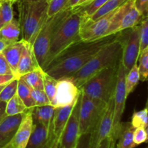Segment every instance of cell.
Segmentation results:
<instances>
[{
	"mask_svg": "<svg viewBox=\"0 0 148 148\" xmlns=\"http://www.w3.org/2000/svg\"><path fill=\"white\" fill-rule=\"evenodd\" d=\"M120 33L92 40H77L56 56L43 71L56 79L71 76L80 69L104 46L115 40Z\"/></svg>",
	"mask_w": 148,
	"mask_h": 148,
	"instance_id": "6da1fadb",
	"label": "cell"
},
{
	"mask_svg": "<svg viewBox=\"0 0 148 148\" xmlns=\"http://www.w3.org/2000/svg\"><path fill=\"white\" fill-rule=\"evenodd\" d=\"M124 36L125 30L121 31L115 40L104 46L80 69L66 77L70 79L79 88L100 71L120 64L122 59Z\"/></svg>",
	"mask_w": 148,
	"mask_h": 148,
	"instance_id": "7a4b0ae2",
	"label": "cell"
},
{
	"mask_svg": "<svg viewBox=\"0 0 148 148\" xmlns=\"http://www.w3.org/2000/svg\"><path fill=\"white\" fill-rule=\"evenodd\" d=\"M83 17V14L77 9L73 8L69 15L64 19L51 40L49 52L43 69L68 46L81 40L79 38V30Z\"/></svg>",
	"mask_w": 148,
	"mask_h": 148,
	"instance_id": "3957f363",
	"label": "cell"
},
{
	"mask_svg": "<svg viewBox=\"0 0 148 148\" xmlns=\"http://www.w3.org/2000/svg\"><path fill=\"white\" fill-rule=\"evenodd\" d=\"M19 22L21 28L22 40L33 45L39 30L47 19L48 1H17Z\"/></svg>",
	"mask_w": 148,
	"mask_h": 148,
	"instance_id": "277c9868",
	"label": "cell"
},
{
	"mask_svg": "<svg viewBox=\"0 0 148 148\" xmlns=\"http://www.w3.org/2000/svg\"><path fill=\"white\" fill-rule=\"evenodd\" d=\"M119 66L106 68L95 74L79 88L81 92L92 99L108 103L114 97Z\"/></svg>",
	"mask_w": 148,
	"mask_h": 148,
	"instance_id": "5b68a950",
	"label": "cell"
},
{
	"mask_svg": "<svg viewBox=\"0 0 148 148\" xmlns=\"http://www.w3.org/2000/svg\"><path fill=\"white\" fill-rule=\"evenodd\" d=\"M72 9H66L51 17H48L33 43V49L39 66L43 69L49 52L51 40L64 19Z\"/></svg>",
	"mask_w": 148,
	"mask_h": 148,
	"instance_id": "8992f818",
	"label": "cell"
},
{
	"mask_svg": "<svg viewBox=\"0 0 148 148\" xmlns=\"http://www.w3.org/2000/svg\"><path fill=\"white\" fill-rule=\"evenodd\" d=\"M107 103L89 98L81 92L79 109V135L90 134L105 111Z\"/></svg>",
	"mask_w": 148,
	"mask_h": 148,
	"instance_id": "52a82bcc",
	"label": "cell"
},
{
	"mask_svg": "<svg viewBox=\"0 0 148 148\" xmlns=\"http://www.w3.org/2000/svg\"><path fill=\"white\" fill-rule=\"evenodd\" d=\"M134 4V0H128L116 9L106 36L115 34L140 24L142 19Z\"/></svg>",
	"mask_w": 148,
	"mask_h": 148,
	"instance_id": "ba28073f",
	"label": "cell"
},
{
	"mask_svg": "<svg viewBox=\"0 0 148 148\" xmlns=\"http://www.w3.org/2000/svg\"><path fill=\"white\" fill-rule=\"evenodd\" d=\"M125 69L122 64H120L119 69L118 77H117L116 85L114 94V119H113L112 132L111 134V143L114 147L116 146L119 132L120 124L121 123L123 113L125 108L127 95L125 90Z\"/></svg>",
	"mask_w": 148,
	"mask_h": 148,
	"instance_id": "9c48e42d",
	"label": "cell"
},
{
	"mask_svg": "<svg viewBox=\"0 0 148 148\" xmlns=\"http://www.w3.org/2000/svg\"><path fill=\"white\" fill-rule=\"evenodd\" d=\"M140 24L125 30L121 64L128 72L137 64L140 55Z\"/></svg>",
	"mask_w": 148,
	"mask_h": 148,
	"instance_id": "30bf717a",
	"label": "cell"
},
{
	"mask_svg": "<svg viewBox=\"0 0 148 148\" xmlns=\"http://www.w3.org/2000/svg\"><path fill=\"white\" fill-rule=\"evenodd\" d=\"M114 119V97L107 103L106 108L90 133V148H96L107 137H111Z\"/></svg>",
	"mask_w": 148,
	"mask_h": 148,
	"instance_id": "8fae6325",
	"label": "cell"
},
{
	"mask_svg": "<svg viewBox=\"0 0 148 148\" xmlns=\"http://www.w3.org/2000/svg\"><path fill=\"white\" fill-rule=\"evenodd\" d=\"M118 9V8H117ZM116 10L102 16L97 20H82L79 30V38L82 40H92L106 36Z\"/></svg>",
	"mask_w": 148,
	"mask_h": 148,
	"instance_id": "7c38bea8",
	"label": "cell"
},
{
	"mask_svg": "<svg viewBox=\"0 0 148 148\" xmlns=\"http://www.w3.org/2000/svg\"><path fill=\"white\" fill-rule=\"evenodd\" d=\"M80 92V89L68 77L57 79L56 92L51 105L55 108L74 105Z\"/></svg>",
	"mask_w": 148,
	"mask_h": 148,
	"instance_id": "4fadbf2b",
	"label": "cell"
},
{
	"mask_svg": "<svg viewBox=\"0 0 148 148\" xmlns=\"http://www.w3.org/2000/svg\"><path fill=\"white\" fill-rule=\"evenodd\" d=\"M80 98L81 92L72 108L67 124L58 143V145L60 148H75L76 147L80 136L79 130V109Z\"/></svg>",
	"mask_w": 148,
	"mask_h": 148,
	"instance_id": "5bb4252c",
	"label": "cell"
},
{
	"mask_svg": "<svg viewBox=\"0 0 148 148\" xmlns=\"http://www.w3.org/2000/svg\"><path fill=\"white\" fill-rule=\"evenodd\" d=\"M75 104L55 108L50 128L49 130V143L52 148H56L59 143Z\"/></svg>",
	"mask_w": 148,
	"mask_h": 148,
	"instance_id": "9a60e30c",
	"label": "cell"
},
{
	"mask_svg": "<svg viewBox=\"0 0 148 148\" xmlns=\"http://www.w3.org/2000/svg\"><path fill=\"white\" fill-rule=\"evenodd\" d=\"M31 109L25 113L17 132L4 148H25L33 129Z\"/></svg>",
	"mask_w": 148,
	"mask_h": 148,
	"instance_id": "2e32d148",
	"label": "cell"
},
{
	"mask_svg": "<svg viewBox=\"0 0 148 148\" xmlns=\"http://www.w3.org/2000/svg\"><path fill=\"white\" fill-rule=\"evenodd\" d=\"M25 114L6 116L0 122V148H4L17 132Z\"/></svg>",
	"mask_w": 148,
	"mask_h": 148,
	"instance_id": "e0dca14e",
	"label": "cell"
},
{
	"mask_svg": "<svg viewBox=\"0 0 148 148\" xmlns=\"http://www.w3.org/2000/svg\"><path fill=\"white\" fill-rule=\"evenodd\" d=\"M23 43L24 46H23V51L16 71L15 77L17 79L23 75L40 67L35 56L33 45L24 40Z\"/></svg>",
	"mask_w": 148,
	"mask_h": 148,
	"instance_id": "ac0fdd59",
	"label": "cell"
},
{
	"mask_svg": "<svg viewBox=\"0 0 148 148\" xmlns=\"http://www.w3.org/2000/svg\"><path fill=\"white\" fill-rule=\"evenodd\" d=\"M33 129L25 148H52L49 143V131L38 122L33 121Z\"/></svg>",
	"mask_w": 148,
	"mask_h": 148,
	"instance_id": "d6986e66",
	"label": "cell"
},
{
	"mask_svg": "<svg viewBox=\"0 0 148 148\" xmlns=\"http://www.w3.org/2000/svg\"><path fill=\"white\" fill-rule=\"evenodd\" d=\"M23 46H24L23 40L20 39L14 43L7 45L1 52L8 64L10 65L14 76L16 75L17 65H18L22 51H23Z\"/></svg>",
	"mask_w": 148,
	"mask_h": 148,
	"instance_id": "ffe728a7",
	"label": "cell"
},
{
	"mask_svg": "<svg viewBox=\"0 0 148 148\" xmlns=\"http://www.w3.org/2000/svg\"><path fill=\"white\" fill-rule=\"evenodd\" d=\"M54 110L55 107L51 104L35 106L31 109L33 121L40 124L49 131Z\"/></svg>",
	"mask_w": 148,
	"mask_h": 148,
	"instance_id": "44dd1931",
	"label": "cell"
},
{
	"mask_svg": "<svg viewBox=\"0 0 148 148\" xmlns=\"http://www.w3.org/2000/svg\"><path fill=\"white\" fill-rule=\"evenodd\" d=\"M21 28L20 22L17 19L13 18L0 28V39L7 45L19 40Z\"/></svg>",
	"mask_w": 148,
	"mask_h": 148,
	"instance_id": "7402d4cb",
	"label": "cell"
},
{
	"mask_svg": "<svg viewBox=\"0 0 148 148\" xmlns=\"http://www.w3.org/2000/svg\"><path fill=\"white\" fill-rule=\"evenodd\" d=\"M134 128L131 122H121L117 138L116 148H134L137 145L133 140Z\"/></svg>",
	"mask_w": 148,
	"mask_h": 148,
	"instance_id": "603a6c76",
	"label": "cell"
},
{
	"mask_svg": "<svg viewBox=\"0 0 148 148\" xmlns=\"http://www.w3.org/2000/svg\"><path fill=\"white\" fill-rule=\"evenodd\" d=\"M17 95L20 98L27 109H32L36 106L31 95V88L26 84L23 79L19 78L17 81Z\"/></svg>",
	"mask_w": 148,
	"mask_h": 148,
	"instance_id": "cb8c5ba5",
	"label": "cell"
},
{
	"mask_svg": "<svg viewBox=\"0 0 148 148\" xmlns=\"http://www.w3.org/2000/svg\"><path fill=\"white\" fill-rule=\"evenodd\" d=\"M43 69L41 67H38L35 70L23 75L20 78L23 79L32 89L43 90Z\"/></svg>",
	"mask_w": 148,
	"mask_h": 148,
	"instance_id": "d4e9b609",
	"label": "cell"
},
{
	"mask_svg": "<svg viewBox=\"0 0 148 148\" xmlns=\"http://www.w3.org/2000/svg\"><path fill=\"white\" fill-rule=\"evenodd\" d=\"M29 109L26 108L23 101L20 100L17 93L6 103V115L14 116L20 114H25Z\"/></svg>",
	"mask_w": 148,
	"mask_h": 148,
	"instance_id": "484cf974",
	"label": "cell"
},
{
	"mask_svg": "<svg viewBox=\"0 0 148 148\" xmlns=\"http://www.w3.org/2000/svg\"><path fill=\"white\" fill-rule=\"evenodd\" d=\"M127 1H128V0H108L92 17L88 19L84 18V20H90V21L97 20L102 16L116 10L117 8L121 7L122 4H124Z\"/></svg>",
	"mask_w": 148,
	"mask_h": 148,
	"instance_id": "4316f807",
	"label": "cell"
},
{
	"mask_svg": "<svg viewBox=\"0 0 148 148\" xmlns=\"http://www.w3.org/2000/svg\"><path fill=\"white\" fill-rule=\"evenodd\" d=\"M140 79V73H139L137 64H136L127 74L125 76V90L126 95L128 97L130 94L134 91L139 83Z\"/></svg>",
	"mask_w": 148,
	"mask_h": 148,
	"instance_id": "83f0119b",
	"label": "cell"
},
{
	"mask_svg": "<svg viewBox=\"0 0 148 148\" xmlns=\"http://www.w3.org/2000/svg\"><path fill=\"white\" fill-rule=\"evenodd\" d=\"M108 0H91L87 4L75 7L84 16L85 19L92 17Z\"/></svg>",
	"mask_w": 148,
	"mask_h": 148,
	"instance_id": "f1b7e54d",
	"label": "cell"
},
{
	"mask_svg": "<svg viewBox=\"0 0 148 148\" xmlns=\"http://www.w3.org/2000/svg\"><path fill=\"white\" fill-rule=\"evenodd\" d=\"M13 4L7 0H0V28L14 18Z\"/></svg>",
	"mask_w": 148,
	"mask_h": 148,
	"instance_id": "f546056e",
	"label": "cell"
},
{
	"mask_svg": "<svg viewBox=\"0 0 148 148\" xmlns=\"http://www.w3.org/2000/svg\"><path fill=\"white\" fill-rule=\"evenodd\" d=\"M43 90L45 93L47 95L51 105L52 104L54 98L55 92H56V84H57V79L52 77L46 72L43 71Z\"/></svg>",
	"mask_w": 148,
	"mask_h": 148,
	"instance_id": "4dcf8cb0",
	"label": "cell"
},
{
	"mask_svg": "<svg viewBox=\"0 0 148 148\" xmlns=\"http://www.w3.org/2000/svg\"><path fill=\"white\" fill-rule=\"evenodd\" d=\"M138 67L140 80L145 82L148 77V48L140 52L138 57Z\"/></svg>",
	"mask_w": 148,
	"mask_h": 148,
	"instance_id": "1f68e13d",
	"label": "cell"
},
{
	"mask_svg": "<svg viewBox=\"0 0 148 148\" xmlns=\"http://www.w3.org/2000/svg\"><path fill=\"white\" fill-rule=\"evenodd\" d=\"M147 106L143 110L134 111L132 117L131 124L134 129L137 127H143L147 130Z\"/></svg>",
	"mask_w": 148,
	"mask_h": 148,
	"instance_id": "d6a6232c",
	"label": "cell"
},
{
	"mask_svg": "<svg viewBox=\"0 0 148 148\" xmlns=\"http://www.w3.org/2000/svg\"><path fill=\"white\" fill-rule=\"evenodd\" d=\"M17 79H14L4 87L0 92V101L8 102L17 93Z\"/></svg>",
	"mask_w": 148,
	"mask_h": 148,
	"instance_id": "836d02e7",
	"label": "cell"
},
{
	"mask_svg": "<svg viewBox=\"0 0 148 148\" xmlns=\"http://www.w3.org/2000/svg\"><path fill=\"white\" fill-rule=\"evenodd\" d=\"M147 48H148V19L147 17H145L140 23V52Z\"/></svg>",
	"mask_w": 148,
	"mask_h": 148,
	"instance_id": "e575fe53",
	"label": "cell"
},
{
	"mask_svg": "<svg viewBox=\"0 0 148 148\" xmlns=\"http://www.w3.org/2000/svg\"><path fill=\"white\" fill-rule=\"evenodd\" d=\"M47 16L51 17L59 12L66 10V6L69 0H47Z\"/></svg>",
	"mask_w": 148,
	"mask_h": 148,
	"instance_id": "d590c367",
	"label": "cell"
},
{
	"mask_svg": "<svg viewBox=\"0 0 148 148\" xmlns=\"http://www.w3.org/2000/svg\"><path fill=\"white\" fill-rule=\"evenodd\" d=\"M31 95L36 106L51 104L50 101L43 90L32 89L31 88Z\"/></svg>",
	"mask_w": 148,
	"mask_h": 148,
	"instance_id": "8d00e7d4",
	"label": "cell"
},
{
	"mask_svg": "<svg viewBox=\"0 0 148 148\" xmlns=\"http://www.w3.org/2000/svg\"><path fill=\"white\" fill-rule=\"evenodd\" d=\"M133 140L137 146L146 143L147 141V130L143 127H137L134 129Z\"/></svg>",
	"mask_w": 148,
	"mask_h": 148,
	"instance_id": "74e56055",
	"label": "cell"
},
{
	"mask_svg": "<svg viewBox=\"0 0 148 148\" xmlns=\"http://www.w3.org/2000/svg\"><path fill=\"white\" fill-rule=\"evenodd\" d=\"M134 4L142 17H147L148 0H134Z\"/></svg>",
	"mask_w": 148,
	"mask_h": 148,
	"instance_id": "f35d334b",
	"label": "cell"
},
{
	"mask_svg": "<svg viewBox=\"0 0 148 148\" xmlns=\"http://www.w3.org/2000/svg\"><path fill=\"white\" fill-rule=\"evenodd\" d=\"M0 75H14L2 53H0Z\"/></svg>",
	"mask_w": 148,
	"mask_h": 148,
	"instance_id": "ab89813d",
	"label": "cell"
},
{
	"mask_svg": "<svg viewBox=\"0 0 148 148\" xmlns=\"http://www.w3.org/2000/svg\"><path fill=\"white\" fill-rule=\"evenodd\" d=\"M90 134L80 135L75 148H90Z\"/></svg>",
	"mask_w": 148,
	"mask_h": 148,
	"instance_id": "60d3db41",
	"label": "cell"
},
{
	"mask_svg": "<svg viewBox=\"0 0 148 148\" xmlns=\"http://www.w3.org/2000/svg\"><path fill=\"white\" fill-rule=\"evenodd\" d=\"M14 79H16L14 75H0V85H5Z\"/></svg>",
	"mask_w": 148,
	"mask_h": 148,
	"instance_id": "b9f144b4",
	"label": "cell"
},
{
	"mask_svg": "<svg viewBox=\"0 0 148 148\" xmlns=\"http://www.w3.org/2000/svg\"><path fill=\"white\" fill-rule=\"evenodd\" d=\"M96 148H114L111 143V140L110 137L104 139Z\"/></svg>",
	"mask_w": 148,
	"mask_h": 148,
	"instance_id": "7bdbcfd3",
	"label": "cell"
},
{
	"mask_svg": "<svg viewBox=\"0 0 148 148\" xmlns=\"http://www.w3.org/2000/svg\"><path fill=\"white\" fill-rule=\"evenodd\" d=\"M6 103H7L3 102V101H0V122L1 120L6 116Z\"/></svg>",
	"mask_w": 148,
	"mask_h": 148,
	"instance_id": "ee69618b",
	"label": "cell"
},
{
	"mask_svg": "<svg viewBox=\"0 0 148 148\" xmlns=\"http://www.w3.org/2000/svg\"><path fill=\"white\" fill-rule=\"evenodd\" d=\"M80 0H69L67 2V4L66 6V9H73L75 7H77Z\"/></svg>",
	"mask_w": 148,
	"mask_h": 148,
	"instance_id": "f6af8a7d",
	"label": "cell"
},
{
	"mask_svg": "<svg viewBox=\"0 0 148 148\" xmlns=\"http://www.w3.org/2000/svg\"><path fill=\"white\" fill-rule=\"evenodd\" d=\"M7 46V45L6 44V43H4V41H2V40L0 39V53H1V52H2V51L4 50V49Z\"/></svg>",
	"mask_w": 148,
	"mask_h": 148,
	"instance_id": "bcb514c9",
	"label": "cell"
},
{
	"mask_svg": "<svg viewBox=\"0 0 148 148\" xmlns=\"http://www.w3.org/2000/svg\"><path fill=\"white\" fill-rule=\"evenodd\" d=\"M91 0H80V1H79V3H78L77 6V7H78V6H82V5H84V4H87V3H88L89 1H90Z\"/></svg>",
	"mask_w": 148,
	"mask_h": 148,
	"instance_id": "7dc6e473",
	"label": "cell"
},
{
	"mask_svg": "<svg viewBox=\"0 0 148 148\" xmlns=\"http://www.w3.org/2000/svg\"><path fill=\"white\" fill-rule=\"evenodd\" d=\"M38 1V0H17V1Z\"/></svg>",
	"mask_w": 148,
	"mask_h": 148,
	"instance_id": "c3c4849f",
	"label": "cell"
},
{
	"mask_svg": "<svg viewBox=\"0 0 148 148\" xmlns=\"http://www.w3.org/2000/svg\"><path fill=\"white\" fill-rule=\"evenodd\" d=\"M5 85H0V92H1V90H2L3 88H4V87L5 86Z\"/></svg>",
	"mask_w": 148,
	"mask_h": 148,
	"instance_id": "681fc988",
	"label": "cell"
},
{
	"mask_svg": "<svg viewBox=\"0 0 148 148\" xmlns=\"http://www.w3.org/2000/svg\"><path fill=\"white\" fill-rule=\"evenodd\" d=\"M7 1H12V2H13V3H15V2H17V0H7Z\"/></svg>",
	"mask_w": 148,
	"mask_h": 148,
	"instance_id": "f907efd6",
	"label": "cell"
},
{
	"mask_svg": "<svg viewBox=\"0 0 148 148\" xmlns=\"http://www.w3.org/2000/svg\"><path fill=\"white\" fill-rule=\"evenodd\" d=\"M56 148H60V147H59V146L57 145H56Z\"/></svg>",
	"mask_w": 148,
	"mask_h": 148,
	"instance_id": "816d5d0a",
	"label": "cell"
},
{
	"mask_svg": "<svg viewBox=\"0 0 148 148\" xmlns=\"http://www.w3.org/2000/svg\"><path fill=\"white\" fill-rule=\"evenodd\" d=\"M146 148H147V147H146Z\"/></svg>",
	"mask_w": 148,
	"mask_h": 148,
	"instance_id": "f5cc1de1",
	"label": "cell"
}]
</instances>
